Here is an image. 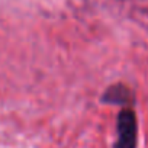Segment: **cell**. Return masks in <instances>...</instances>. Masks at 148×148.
<instances>
[{
  "label": "cell",
  "mask_w": 148,
  "mask_h": 148,
  "mask_svg": "<svg viewBox=\"0 0 148 148\" xmlns=\"http://www.w3.org/2000/svg\"><path fill=\"white\" fill-rule=\"evenodd\" d=\"M103 103H118V105H126L132 102V93L131 90L123 84H115L110 86L105 95L102 96Z\"/></svg>",
  "instance_id": "cell-2"
},
{
  "label": "cell",
  "mask_w": 148,
  "mask_h": 148,
  "mask_svg": "<svg viewBox=\"0 0 148 148\" xmlns=\"http://www.w3.org/2000/svg\"><path fill=\"white\" fill-rule=\"evenodd\" d=\"M115 148H136V118L131 109H122L118 115V141Z\"/></svg>",
  "instance_id": "cell-1"
}]
</instances>
